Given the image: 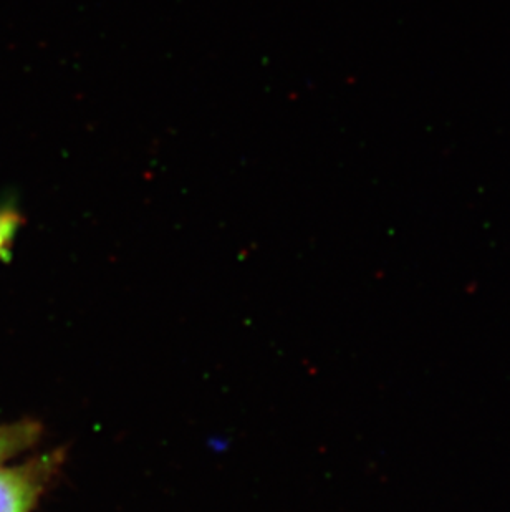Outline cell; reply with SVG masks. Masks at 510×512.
<instances>
[{
    "label": "cell",
    "mask_w": 510,
    "mask_h": 512,
    "mask_svg": "<svg viewBox=\"0 0 510 512\" xmlns=\"http://www.w3.org/2000/svg\"><path fill=\"white\" fill-rule=\"evenodd\" d=\"M62 463L63 451H50L17 466H0V512H32Z\"/></svg>",
    "instance_id": "cell-1"
},
{
    "label": "cell",
    "mask_w": 510,
    "mask_h": 512,
    "mask_svg": "<svg viewBox=\"0 0 510 512\" xmlns=\"http://www.w3.org/2000/svg\"><path fill=\"white\" fill-rule=\"evenodd\" d=\"M24 223V216L14 204H0V262L12 259L15 237Z\"/></svg>",
    "instance_id": "cell-3"
},
{
    "label": "cell",
    "mask_w": 510,
    "mask_h": 512,
    "mask_svg": "<svg viewBox=\"0 0 510 512\" xmlns=\"http://www.w3.org/2000/svg\"><path fill=\"white\" fill-rule=\"evenodd\" d=\"M40 436L42 425L37 421L22 420L0 425V466L37 445Z\"/></svg>",
    "instance_id": "cell-2"
}]
</instances>
